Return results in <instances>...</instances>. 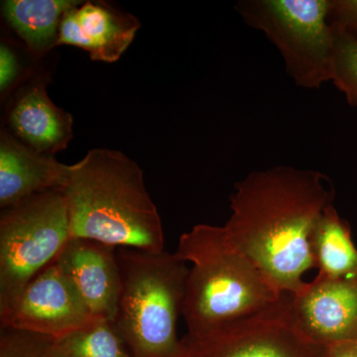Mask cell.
Instances as JSON below:
<instances>
[{"mask_svg":"<svg viewBox=\"0 0 357 357\" xmlns=\"http://www.w3.org/2000/svg\"><path fill=\"white\" fill-rule=\"evenodd\" d=\"M121 295L114 324L133 357H185L177 323L183 314L187 263L175 253L117 248Z\"/></svg>","mask_w":357,"mask_h":357,"instance_id":"obj_4","label":"cell"},{"mask_svg":"<svg viewBox=\"0 0 357 357\" xmlns=\"http://www.w3.org/2000/svg\"><path fill=\"white\" fill-rule=\"evenodd\" d=\"M335 196L332 181L319 171L287 165L252 171L234 185L223 229L275 287L295 295L314 267L312 231Z\"/></svg>","mask_w":357,"mask_h":357,"instance_id":"obj_1","label":"cell"},{"mask_svg":"<svg viewBox=\"0 0 357 357\" xmlns=\"http://www.w3.org/2000/svg\"><path fill=\"white\" fill-rule=\"evenodd\" d=\"M70 165L34 151L13 134L0 137V206L2 210L41 192L62 190Z\"/></svg>","mask_w":357,"mask_h":357,"instance_id":"obj_12","label":"cell"},{"mask_svg":"<svg viewBox=\"0 0 357 357\" xmlns=\"http://www.w3.org/2000/svg\"><path fill=\"white\" fill-rule=\"evenodd\" d=\"M82 1L75 0H6L2 15L35 53L57 45L61 21L69 9Z\"/></svg>","mask_w":357,"mask_h":357,"instance_id":"obj_15","label":"cell"},{"mask_svg":"<svg viewBox=\"0 0 357 357\" xmlns=\"http://www.w3.org/2000/svg\"><path fill=\"white\" fill-rule=\"evenodd\" d=\"M77 289L57 262L40 272L13 306L0 314V328L64 337L93 321Z\"/></svg>","mask_w":357,"mask_h":357,"instance_id":"obj_8","label":"cell"},{"mask_svg":"<svg viewBox=\"0 0 357 357\" xmlns=\"http://www.w3.org/2000/svg\"><path fill=\"white\" fill-rule=\"evenodd\" d=\"M185 357H189V356H187V354H185Z\"/></svg>","mask_w":357,"mask_h":357,"instance_id":"obj_22","label":"cell"},{"mask_svg":"<svg viewBox=\"0 0 357 357\" xmlns=\"http://www.w3.org/2000/svg\"><path fill=\"white\" fill-rule=\"evenodd\" d=\"M70 239L62 190L41 192L4 208L0 218V314L55 261Z\"/></svg>","mask_w":357,"mask_h":357,"instance_id":"obj_6","label":"cell"},{"mask_svg":"<svg viewBox=\"0 0 357 357\" xmlns=\"http://www.w3.org/2000/svg\"><path fill=\"white\" fill-rule=\"evenodd\" d=\"M291 310L301 332L314 344L326 347L357 338V277L317 275L291 295Z\"/></svg>","mask_w":357,"mask_h":357,"instance_id":"obj_9","label":"cell"},{"mask_svg":"<svg viewBox=\"0 0 357 357\" xmlns=\"http://www.w3.org/2000/svg\"><path fill=\"white\" fill-rule=\"evenodd\" d=\"M189 357H323L296 324L291 295L276 304L202 338H182Z\"/></svg>","mask_w":357,"mask_h":357,"instance_id":"obj_7","label":"cell"},{"mask_svg":"<svg viewBox=\"0 0 357 357\" xmlns=\"http://www.w3.org/2000/svg\"><path fill=\"white\" fill-rule=\"evenodd\" d=\"M54 338L13 328H0V357H52Z\"/></svg>","mask_w":357,"mask_h":357,"instance_id":"obj_18","label":"cell"},{"mask_svg":"<svg viewBox=\"0 0 357 357\" xmlns=\"http://www.w3.org/2000/svg\"><path fill=\"white\" fill-rule=\"evenodd\" d=\"M55 261L91 316L114 321L121 287L117 248L89 239L70 238Z\"/></svg>","mask_w":357,"mask_h":357,"instance_id":"obj_10","label":"cell"},{"mask_svg":"<svg viewBox=\"0 0 357 357\" xmlns=\"http://www.w3.org/2000/svg\"><path fill=\"white\" fill-rule=\"evenodd\" d=\"M10 128L26 146L52 155L65 150L73 138V116L57 107L44 84L35 82L20 91L9 109Z\"/></svg>","mask_w":357,"mask_h":357,"instance_id":"obj_13","label":"cell"},{"mask_svg":"<svg viewBox=\"0 0 357 357\" xmlns=\"http://www.w3.org/2000/svg\"><path fill=\"white\" fill-rule=\"evenodd\" d=\"M323 357H357V338L326 345Z\"/></svg>","mask_w":357,"mask_h":357,"instance_id":"obj_21","label":"cell"},{"mask_svg":"<svg viewBox=\"0 0 357 357\" xmlns=\"http://www.w3.org/2000/svg\"><path fill=\"white\" fill-rule=\"evenodd\" d=\"M70 238L150 253L165 251L163 225L139 165L117 150L96 148L70 165L62 189Z\"/></svg>","mask_w":357,"mask_h":357,"instance_id":"obj_2","label":"cell"},{"mask_svg":"<svg viewBox=\"0 0 357 357\" xmlns=\"http://www.w3.org/2000/svg\"><path fill=\"white\" fill-rule=\"evenodd\" d=\"M328 22L357 40V0H330Z\"/></svg>","mask_w":357,"mask_h":357,"instance_id":"obj_19","label":"cell"},{"mask_svg":"<svg viewBox=\"0 0 357 357\" xmlns=\"http://www.w3.org/2000/svg\"><path fill=\"white\" fill-rule=\"evenodd\" d=\"M236 13L278 50L289 77L303 89L331 82L335 34L330 0H243Z\"/></svg>","mask_w":357,"mask_h":357,"instance_id":"obj_5","label":"cell"},{"mask_svg":"<svg viewBox=\"0 0 357 357\" xmlns=\"http://www.w3.org/2000/svg\"><path fill=\"white\" fill-rule=\"evenodd\" d=\"M52 357H133L112 321L93 319L53 340Z\"/></svg>","mask_w":357,"mask_h":357,"instance_id":"obj_16","label":"cell"},{"mask_svg":"<svg viewBox=\"0 0 357 357\" xmlns=\"http://www.w3.org/2000/svg\"><path fill=\"white\" fill-rule=\"evenodd\" d=\"M175 255L190 263L182 317L189 338H202L276 304L286 295L232 245L223 227L195 225Z\"/></svg>","mask_w":357,"mask_h":357,"instance_id":"obj_3","label":"cell"},{"mask_svg":"<svg viewBox=\"0 0 357 357\" xmlns=\"http://www.w3.org/2000/svg\"><path fill=\"white\" fill-rule=\"evenodd\" d=\"M139 21L102 2H83L65 13L57 45L77 47L93 61L114 63L135 38Z\"/></svg>","mask_w":357,"mask_h":357,"instance_id":"obj_11","label":"cell"},{"mask_svg":"<svg viewBox=\"0 0 357 357\" xmlns=\"http://www.w3.org/2000/svg\"><path fill=\"white\" fill-rule=\"evenodd\" d=\"M17 58L14 52L7 45H0V89L6 91L10 88L18 77Z\"/></svg>","mask_w":357,"mask_h":357,"instance_id":"obj_20","label":"cell"},{"mask_svg":"<svg viewBox=\"0 0 357 357\" xmlns=\"http://www.w3.org/2000/svg\"><path fill=\"white\" fill-rule=\"evenodd\" d=\"M312 255L321 276L344 279L357 277V248L349 223L333 204L326 208L312 234Z\"/></svg>","mask_w":357,"mask_h":357,"instance_id":"obj_14","label":"cell"},{"mask_svg":"<svg viewBox=\"0 0 357 357\" xmlns=\"http://www.w3.org/2000/svg\"><path fill=\"white\" fill-rule=\"evenodd\" d=\"M332 26V25H331ZM333 27V26H332ZM335 48L331 82L351 107H357V40L333 27Z\"/></svg>","mask_w":357,"mask_h":357,"instance_id":"obj_17","label":"cell"}]
</instances>
